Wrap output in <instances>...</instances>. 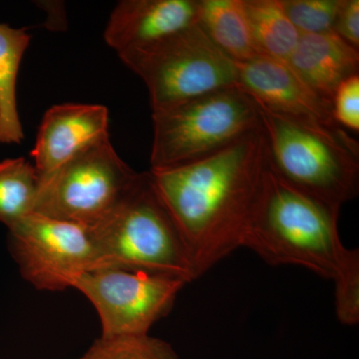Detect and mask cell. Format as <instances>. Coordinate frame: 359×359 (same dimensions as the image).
Returning <instances> with one entry per match:
<instances>
[{"label": "cell", "mask_w": 359, "mask_h": 359, "mask_svg": "<svg viewBox=\"0 0 359 359\" xmlns=\"http://www.w3.org/2000/svg\"><path fill=\"white\" fill-rule=\"evenodd\" d=\"M252 40L259 55L287 63L302 34L280 0H243Z\"/></svg>", "instance_id": "2e32d148"}, {"label": "cell", "mask_w": 359, "mask_h": 359, "mask_svg": "<svg viewBox=\"0 0 359 359\" xmlns=\"http://www.w3.org/2000/svg\"><path fill=\"white\" fill-rule=\"evenodd\" d=\"M339 212L285 183L269 167L243 247L271 266H302L334 280L335 290L358 285V250L340 240Z\"/></svg>", "instance_id": "7a4b0ae2"}, {"label": "cell", "mask_w": 359, "mask_h": 359, "mask_svg": "<svg viewBox=\"0 0 359 359\" xmlns=\"http://www.w3.org/2000/svg\"><path fill=\"white\" fill-rule=\"evenodd\" d=\"M118 55L143 80L153 112L219 90L238 88L235 61L212 43L198 22Z\"/></svg>", "instance_id": "5b68a950"}, {"label": "cell", "mask_w": 359, "mask_h": 359, "mask_svg": "<svg viewBox=\"0 0 359 359\" xmlns=\"http://www.w3.org/2000/svg\"><path fill=\"white\" fill-rule=\"evenodd\" d=\"M8 231L11 255L35 289H73L80 276L96 269V247L87 226L32 212Z\"/></svg>", "instance_id": "9c48e42d"}, {"label": "cell", "mask_w": 359, "mask_h": 359, "mask_svg": "<svg viewBox=\"0 0 359 359\" xmlns=\"http://www.w3.org/2000/svg\"><path fill=\"white\" fill-rule=\"evenodd\" d=\"M95 359H179L171 344L149 334L96 340Z\"/></svg>", "instance_id": "ac0fdd59"}, {"label": "cell", "mask_w": 359, "mask_h": 359, "mask_svg": "<svg viewBox=\"0 0 359 359\" xmlns=\"http://www.w3.org/2000/svg\"><path fill=\"white\" fill-rule=\"evenodd\" d=\"M332 113L339 127L359 131V75L347 78L332 97Z\"/></svg>", "instance_id": "ffe728a7"}, {"label": "cell", "mask_w": 359, "mask_h": 359, "mask_svg": "<svg viewBox=\"0 0 359 359\" xmlns=\"http://www.w3.org/2000/svg\"><path fill=\"white\" fill-rule=\"evenodd\" d=\"M269 169L261 125L212 154L148 172L185 243L197 278L243 247Z\"/></svg>", "instance_id": "6da1fadb"}, {"label": "cell", "mask_w": 359, "mask_h": 359, "mask_svg": "<svg viewBox=\"0 0 359 359\" xmlns=\"http://www.w3.org/2000/svg\"><path fill=\"white\" fill-rule=\"evenodd\" d=\"M188 285L175 276L118 268L87 271L77 278L79 290L95 308L101 321L100 339L149 334V330L173 308Z\"/></svg>", "instance_id": "ba28073f"}, {"label": "cell", "mask_w": 359, "mask_h": 359, "mask_svg": "<svg viewBox=\"0 0 359 359\" xmlns=\"http://www.w3.org/2000/svg\"><path fill=\"white\" fill-rule=\"evenodd\" d=\"M96 358V346L95 344H92V346L90 347L88 351H86L83 354V355L81 356V358H79L78 359H95Z\"/></svg>", "instance_id": "7402d4cb"}, {"label": "cell", "mask_w": 359, "mask_h": 359, "mask_svg": "<svg viewBox=\"0 0 359 359\" xmlns=\"http://www.w3.org/2000/svg\"><path fill=\"white\" fill-rule=\"evenodd\" d=\"M41 177L25 158L0 162V223L11 229L34 212Z\"/></svg>", "instance_id": "e0dca14e"}, {"label": "cell", "mask_w": 359, "mask_h": 359, "mask_svg": "<svg viewBox=\"0 0 359 359\" xmlns=\"http://www.w3.org/2000/svg\"><path fill=\"white\" fill-rule=\"evenodd\" d=\"M89 229L96 247V269L147 271L188 283L197 278L185 243L148 172L139 173L114 209Z\"/></svg>", "instance_id": "277c9868"}, {"label": "cell", "mask_w": 359, "mask_h": 359, "mask_svg": "<svg viewBox=\"0 0 359 359\" xmlns=\"http://www.w3.org/2000/svg\"><path fill=\"white\" fill-rule=\"evenodd\" d=\"M259 107L269 167L285 183L340 211L359 190V146L346 130Z\"/></svg>", "instance_id": "3957f363"}, {"label": "cell", "mask_w": 359, "mask_h": 359, "mask_svg": "<svg viewBox=\"0 0 359 359\" xmlns=\"http://www.w3.org/2000/svg\"><path fill=\"white\" fill-rule=\"evenodd\" d=\"M334 32L359 50V0H342Z\"/></svg>", "instance_id": "44dd1931"}, {"label": "cell", "mask_w": 359, "mask_h": 359, "mask_svg": "<svg viewBox=\"0 0 359 359\" xmlns=\"http://www.w3.org/2000/svg\"><path fill=\"white\" fill-rule=\"evenodd\" d=\"M342 0H280L287 18L301 34L334 32Z\"/></svg>", "instance_id": "d6986e66"}, {"label": "cell", "mask_w": 359, "mask_h": 359, "mask_svg": "<svg viewBox=\"0 0 359 359\" xmlns=\"http://www.w3.org/2000/svg\"><path fill=\"white\" fill-rule=\"evenodd\" d=\"M108 127L109 113L105 106L65 103L49 108L32 151L41 180L86 149L109 139Z\"/></svg>", "instance_id": "8fae6325"}, {"label": "cell", "mask_w": 359, "mask_h": 359, "mask_svg": "<svg viewBox=\"0 0 359 359\" xmlns=\"http://www.w3.org/2000/svg\"><path fill=\"white\" fill-rule=\"evenodd\" d=\"M287 65L311 89L332 102L339 85L358 74L359 50L334 32L302 34Z\"/></svg>", "instance_id": "4fadbf2b"}, {"label": "cell", "mask_w": 359, "mask_h": 359, "mask_svg": "<svg viewBox=\"0 0 359 359\" xmlns=\"http://www.w3.org/2000/svg\"><path fill=\"white\" fill-rule=\"evenodd\" d=\"M151 169L179 166L261 127L259 107L238 88L219 90L152 114Z\"/></svg>", "instance_id": "8992f818"}, {"label": "cell", "mask_w": 359, "mask_h": 359, "mask_svg": "<svg viewBox=\"0 0 359 359\" xmlns=\"http://www.w3.org/2000/svg\"><path fill=\"white\" fill-rule=\"evenodd\" d=\"M30 39L25 28L0 23V144H20L25 137L18 113L16 84Z\"/></svg>", "instance_id": "9a60e30c"}, {"label": "cell", "mask_w": 359, "mask_h": 359, "mask_svg": "<svg viewBox=\"0 0 359 359\" xmlns=\"http://www.w3.org/2000/svg\"><path fill=\"white\" fill-rule=\"evenodd\" d=\"M138 176L106 139L41 180L33 212L91 228L114 209Z\"/></svg>", "instance_id": "52a82bcc"}, {"label": "cell", "mask_w": 359, "mask_h": 359, "mask_svg": "<svg viewBox=\"0 0 359 359\" xmlns=\"http://www.w3.org/2000/svg\"><path fill=\"white\" fill-rule=\"evenodd\" d=\"M199 0H122L104 39L118 54L155 43L198 22Z\"/></svg>", "instance_id": "7c38bea8"}, {"label": "cell", "mask_w": 359, "mask_h": 359, "mask_svg": "<svg viewBox=\"0 0 359 359\" xmlns=\"http://www.w3.org/2000/svg\"><path fill=\"white\" fill-rule=\"evenodd\" d=\"M198 23L212 43L235 62L259 55L243 0H199Z\"/></svg>", "instance_id": "5bb4252c"}, {"label": "cell", "mask_w": 359, "mask_h": 359, "mask_svg": "<svg viewBox=\"0 0 359 359\" xmlns=\"http://www.w3.org/2000/svg\"><path fill=\"white\" fill-rule=\"evenodd\" d=\"M238 89L257 105L294 119L339 126L332 113V102L311 89L287 63L259 55L236 62Z\"/></svg>", "instance_id": "30bf717a"}]
</instances>
